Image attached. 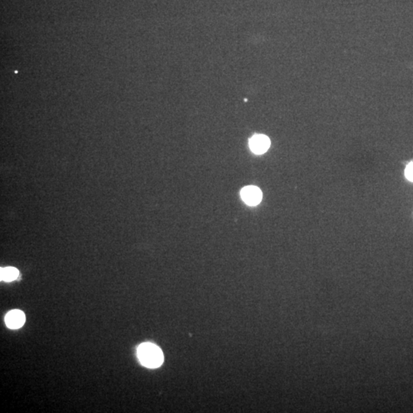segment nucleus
<instances>
[{
    "label": "nucleus",
    "mask_w": 413,
    "mask_h": 413,
    "mask_svg": "<svg viewBox=\"0 0 413 413\" xmlns=\"http://www.w3.org/2000/svg\"><path fill=\"white\" fill-rule=\"evenodd\" d=\"M137 354L141 364L146 368H159L163 363L162 350L153 344L143 343L139 345Z\"/></svg>",
    "instance_id": "1"
},
{
    "label": "nucleus",
    "mask_w": 413,
    "mask_h": 413,
    "mask_svg": "<svg viewBox=\"0 0 413 413\" xmlns=\"http://www.w3.org/2000/svg\"><path fill=\"white\" fill-rule=\"evenodd\" d=\"M241 197L244 202L249 205L255 206L260 204L263 195L260 188L255 186H247L241 191Z\"/></svg>",
    "instance_id": "2"
},
{
    "label": "nucleus",
    "mask_w": 413,
    "mask_h": 413,
    "mask_svg": "<svg viewBox=\"0 0 413 413\" xmlns=\"http://www.w3.org/2000/svg\"><path fill=\"white\" fill-rule=\"evenodd\" d=\"M270 146V140L264 135H256L250 140V147L255 154L265 153Z\"/></svg>",
    "instance_id": "3"
},
{
    "label": "nucleus",
    "mask_w": 413,
    "mask_h": 413,
    "mask_svg": "<svg viewBox=\"0 0 413 413\" xmlns=\"http://www.w3.org/2000/svg\"><path fill=\"white\" fill-rule=\"evenodd\" d=\"M5 322L9 329H20L25 324V314L20 310L11 311L5 316Z\"/></svg>",
    "instance_id": "4"
},
{
    "label": "nucleus",
    "mask_w": 413,
    "mask_h": 413,
    "mask_svg": "<svg viewBox=\"0 0 413 413\" xmlns=\"http://www.w3.org/2000/svg\"><path fill=\"white\" fill-rule=\"evenodd\" d=\"M18 270L14 267L1 269V280L5 282L14 281L18 278Z\"/></svg>",
    "instance_id": "5"
},
{
    "label": "nucleus",
    "mask_w": 413,
    "mask_h": 413,
    "mask_svg": "<svg viewBox=\"0 0 413 413\" xmlns=\"http://www.w3.org/2000/svg\"><path fill=\"white\" fill-rule=\"evenodd\" d=\"M405 175L407 179L413 182V162L409 164L408 166L406 168Z\"/></svg>",
    "instance_id": "6"
}]
</instances>
